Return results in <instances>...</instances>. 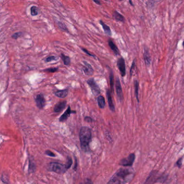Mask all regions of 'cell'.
I'll list each match as a JSON object with an SVG mask.
<instances>
[{
    "label": "cell",
    "mask_w": 184,
    "mask_h": 184,
    "mask_svg": "<svg viewBox=\"0 0 184 184\" xmlns=\"http://www.w3.org/2000/svg\"><path fill=\"white\" fill-rule=\"evenodd\" d=\"M134 173L129 169H120L112 177L107 184H126L131 181Z\"/></svg>",
    "instance_id": "1"
},
{
    "label": "cell",
    "mask_w": 184,
    "mask_h": 184,
    "mask_svg": "<svg viewBox=\"0 0 184 184\" xmlns=\"http://www.w3.org/2000/svg\"><path fill=\"white\" fill-rule=\"evenodd\" d=\"M79 139L82 150L87 152L89 149V144L91 141V132L88 127H82L79 132Z\"/></svg>",
    "instance_id": "2"
},
{
    "label": "cell",
    "mask_w": 184,
    "mask_h": 184,
    "mask_svg": "<svg viewBox=\"0 0 184 184\" xmlns=\"http://www.w3.org/2000/svg\"><path fill=\"white\" fill-rule=\"evenodd\" d=\"M168 175L163 174H160L158 171L153 170L150 173L148 177L146 179L144 184H154L156 183H164L167 179Z\"/></svg>",
    "instance_id": "3"
},
{
    "label": "cell",
    "mask_w": 184,
    "mask_h": 184,
    "mask_svg": "<svg viewBox=\"0 0 184 184\" xmlns=\"http://www.w3.org/2000/svg\"><path fill=\"white\" fill-rule=\"evenodd\" d=\"M48 169L50 171H52V172L58 173V174L65 173L67 171V169L65 166V165L57 163V162L50 163L48 165Z\"/></svg>",
    "instance_id": "4"
},
{
    "label": "cell",
    "mask_w": 184,
    "mask_h": 184,
    "mask_svg": "<svg viewBox=\"0 0 184 184\" xmlns=\"http://www.w3.org/2000/svg\"><path fill=\"white\" fill-rule=\"evenodd\" d=\"M87 83L90 87L91 91H92V93L94 94V96H100V92H101L100 89V87L98 86V85L97 84L94 78H91L88 79L87 81Z\"/></svg>",
    "instance_id": "5"
},
{
    "label": "cell",
    "mask_w": 184,
    "mask_h": 184,
    "mask_svg": "<svg viewBox=\"0 0 184 184\" xmlns=\"http://www.w3.org/2000/svg\"><path fill=\"white\" fill-rule=\"evenodd\" d=\"M135 158H136L135 154L133 153H131L128 157L123 158L120 161L119 165L124 167L132 166L135 161Z\"/></svg>",
    "instance_id": "6"
},
{
    "label": "cell",
    "mask_w": 184,
    "mask_h": 184,
    "mask_svg": "<svg viewBox=\"0 0 184 184\" xmlns=\"http://www.w3.org/2000/svg\"><path fill=\"white\" fill-rule=\"evenodd\" d=\"M35 101L37 107L39 109L41 110L44 108L46 103V100L44 98L43 94H39L37 95L35 97Z\"/></svg>",
    "instance_id": "7"
},
{
    "label": "cell",
    "mask_w": 184,
    "mask_h": 184,
    "mask_svg": "<svg viewBox=\"0 0 184 184\" xmlns=\"http://www.w3.org/2000/svg\"><path fill=\"white\" fill-rule=\"evenodd\" d=\"M117 66L119 70L120 73L122 77H125L126 75V65L125 59L123 57H120L118 59L117 62Z\"/></svg>",
    "instance_id": "8"
},
{
    "label": "cell",
    "mask_w": 184,
    "mask_h": 184,
    "mask_svg": "<svg viewBox=\"0 0 184 184\" xmlns=\"http://www.w3.org/2000/svg\"><path fill=\"white\" fill-rule=\"evenodd\" d=\"M115 87L116 90V94H117V97L120 102H122L123 100V93L122 90V85L120 84L119 79L118 77H117L116 82H115Z\"/></svg>",
    "instance_id": "9"
},
{
    "label": "cell",
    "mask_w": 184,
    "mask_h": 184,
    "mask_svg": "<svg viewBox=\"0 0 184 184\" xmlns=\"http://www.w3.org/2000/svg\"><path fill=\"white\" fill-rule=\"evenodd\" d=\"M84 65L83 66V71L84 72L85 75L88 76H91L93 75L94 73V70L93 67L88 62L86 61H83Z\"/></svg>",
    "instance_id": "10"
},
{
    "label": "cell",
    "mask_w": 184,
    "mask_h": 184,
    "mask_svg": "<svg viewBox=\"0 0 184 184\" xmlns=\"http://www.w3.org/2000/svg\"><path fill=\"white\" fill-rule=\"evenodd\" d=\"M73 113L76 114V111H72L71 109L70 106H68V107H67V109L66 110V111H65L64 114H62L61 117L59 118V122H65V120H67L68 119V118L70 117V114H73Z\"/></svg>",
    "instance_id": "11"
},
{
    "label": "cell",
    "mask_w": 184,
    "mask_h": 184,
    "mask_svg": "<svg viewBox=\"0 0 184 184\" xmlns=\"http://www.w3.org/2000/svg\"><path fill=\"white\" fill-rule=\"evenodd\" d=\"M106 97L108 101V106L110 110L112 112L115 111V106H114V103L113 102L112 97L111 96V92L109 89H108L106 91Z\"/></svg>",
    "instance_id": "12"
},
{
    "label": "cell",
    "mask_w": 184,
    "mask_h": 184,
    "mask_svg": "<svg viewBox=\"0 0 184 184\" xmlns=\"http://www.w3.org/2000/svg\"><path fill=\"white\" fill-rule=\"evenodd\" d=\"M67 102L66 100L59 102L58 103H57L54 108V111L55 112L58 113V112H60L63 111L65 108L67 106Z\"/></svg>",
    "instance_id": "13"
},
{
    "label": "cell",
    "mask_w": 184,
    "mask_h": 184,
    "mask_svg": "<svg viewBox=\"0 0 184 184\" xmlns=\"http://www.w3.org/2000/svg\"><path fill=\"white\" fill-rule=\"evenodd\" d=\"M144 59L146 66L149 67L151 62V58L149 50L146 47L144 48Z\"/></svg>",
    "instance_id": "14"
},
{
    "label": "cell",
    "mask_w": 184,
    "mask_h": 184,
    "mask_svg": "<svg viewBox=\"0 0 184 184\" xmlns=\"http://www.w3.org/2000/svg\"><path fill=\"white\" fill-rule=\"evenodd\" d=\"M108 44L110 48H111V50L113 51V53L115 55H120L119 50L118 49L117 45L115 44L114 41H112L111 39H109L108 40Z\"/></svg>",
    "instance_id": "15"
},
{
    "label": "cell",
    "mask_w": 184,
    "mask_h": 184,
    "mask_svg": "<svg viewBox=\"0 0 184 184\" xmlns=\"http://www.w3.org/2000/svg\"><path fill=\"white\" fill-rule=\"evenodd\" d=\"M69 94V90L63 89V90H59L54 92V94L56 96L59 97V98H65L67 97Z\"/></svg>",
    "instance_id": "16"
},
{
    "label": "cell",
    "mask_w": 184,
    "mask_h": 184,
    "mask_svg": "<svg viewBox=\"0 0 184 184\" xmlns=\"http://www.w3.org/2000/svg\"><path fill=\"white\" fill-rule=\"evenodd\" d=\"M109 81H110V85L111 88V92H114V71L111 68L109 69Z\"/></svg>",
    "instance_id": "17"
},
{
    "label": "cell",
    "mask_w": 184,
    "mask_h": 184,
    "mask_svg": "<svg viewBox=\"0 0 184 184\" xmlns=\"http://www.w3.org/2000/svg\"><path fill=\"white\" fill-rule=\"evenodd\" d=\"M100 23L102 26L103 29L104 30V32H105L106 35H108L109 36H112V32H111V29L110 28V26H108L102 20H100Z\"/></svg>",
    "instance_id": "18"
},
{
    "label": "cell",
    "mask_w": 184,
    "mask_h": 184,
    "mask_svg": "<svg viewBox=\"0 0 184 184\" xmlns=\"http://www.w3.org/2000/svg\"><path fill=\"white\" fill-rule=\"evenodd\" d=\"M113 18L117 21H119L122 22H125V18L122 14H120L119 12H117V10H114V12Z\"/></svg>",
    "instance_id": "19"
},
{
    "label": "cell",
    "mask_w": 184,
    "mask_h": 184,
    "mask_svg": "<svg viewBox=\"0 0 184 184\" xmlns=\"http://www.w3.org/2000/svg\"><path fill=\"white\" fill-rule=\"evenodd\" d=\"M97 100L98 105V106L100 107V108L103 109V108H105L106 103H105V98H104V97L102 95L98 96L97 97Z\"/></svg>",
    "instance_id": "20"
},
{
    "label": "cell",
    "mask_w": 184,
    "mask_h": 184,
    "mask_svg": "<svg viewBox=\"0 0 184 184\" xmlns=\"http://www.w3.org/2000/svg\"><path fill=\"white\" fill-rule=\"evenodd\" d=\"M61 58L62 60L63 61V62L64 65L66 66H69L71 64V59L69 56L65 55L64 54L62 53L61 54Z\"/></svg>",
    "instance_id": "21"
},
{
    "label": "cell",
    "mask_w": 184,
    "mask_h": 184,
    "mask_svg": "<svg viewBox=\"0 0 184 184\" xmlns=\"http://www.w3.org/2000/svg\"><path fill=\"white\" fill-rule=\"evenodd\" d=\"M134 92H135V96L137 98L138 102H139V100L138 97V90H139V84L137 79L134 80Z\"/></svg>",
    "instance_id": "22"
},
{
    "label": "cell",
    "mask_w": 184,
    "mask_h": 184,
    "mask_svg": "<svg viewBox=\"0 0 184 184\" xmlns=\"http://www.w3.org/2000/svg\"><path fill=\"white\" fill-rule=\"evenodd\" d=\"M39 14V8L37 7L32 6L30 8V14L32 16H35L38 15Z\"/></svg>",
    "instance_id": "23"
},
{
    "label": "cell",
    "mask_w": 184,
    "mask_h": 184,
    "mask_svg": "<svg viewBox=\"0 0 184 184\" xmlns=\"http://www.w3.org/2000/svg\"><path fill=\"white\" fill-rule=\"evenodd\" d=\"M59 59V57L57 56H50L44 59V61L46 63H49V62H51L52 61H57Z\"/></svg>",
    "instance_id": "24"
},
{
    "label": "cell",
    "mask_w": 184,
    "mask_h": 184,
    "mask_svg": "<svg viewBox=\"0 0 184 184\" xmlns=\"http://www.w3.org/2000/svg\"><path fill=\"white\" fill-rule=\"evenodd\" d=\"M58 70H59V67H49V68L45 69L44 70H43V71L45 73H55L56 72H57Z\"/></svg>",
    "instance_id": "25"
},
{
    "label": "cell",
    "mask_w": 184,
    "mask_h": 184,
    "mask_svg": "<svg viewBox=\"0 0 184 184\" xmlns=\"http://www.w3.org/2000/svg\"><path fill=\"white\" fill-rule=\"evenodd\" d=\"M57 26H59V28L63 30V31H65L66 32H69L68 29H67V27L66 26V25L64 23L62 22H58L57 23Z\"/></svg>",
    "instance_id": "26"
},
{
    "label": "cell",
    "mask_w": 184,
    "mask_h": 184,
    "mask_svg": "<svg viewBox=\"0 0 184 184\" xmlns=\"http://www.w3.org/2000/svg\"><path fill=\"white\" fill-rule=\"evenodd\" d=\"M35 164L34 161L32 160L29 161V172L30 173L33 172L35 170Z\"/></svg>",
    "instance_id": "27"
},
{
    "label": "cell",
    "mask_w": 184,
    "mask_h": 184,
    "mask_svg": "<svg viewBox=\"0 0 184 184\" xmlns=\"http://www.w3.org/2000/svg\"><path fill=\"white\" fill-rule=\"evenodd\" d=\"M23 32H15L14 34H12V39H14V40H18V38L21 37L23 35Z\"/></svg>",
    "instance_id": "28"
},
{
    "label": "cell",
    "mask_w": 184,
    "mask_h": 184,
    "mask_svg": "<svg viewBox=\"0 0 184 184\" xmlns=\"http://www.w3.org/2000/svg\"><path fill=\"white\" fill-rule=\"evenodd\" d=\"M81 49H82V50H83V51L84 53H85L86 54H87L89 56H90V57H93L94 59H96V56L95 55H93V54H91L90 53H89V51L87 49H85V48H83V47H81Z\"/></svg>",
    "instance_id": "29"
},
{
    "label": "cell",
    "mask_w": 184,
    "mask_h": 184,
    "mask_svg": "<svg viewBox=\"0 0 184 184\" xmlns=\"http://www.w3.org/2000/svg\"><path fill=\"white\" fill-rule=\"evenodd\" d=\"M72 164H73V161H72L71 158H70V157H68L67 161L66 164H65L67 169H69L70 168L71 166L72 165Z\"/></svg>",
    "instance_id": "30"
},
{
    "label": "cell",
    "mask_w": 184,
    "mask_h": 184,
    "mask_svg": "<svg viewBox=\"0 0 184 184\" xmlns=\"http://www.w3.org/2000/svg\"><path fill=\"white\" fill-rule=\"evenodd\" d=\"M136 65L135 60H134V61H133V62H132L131 67V69H130V75H131V76L133 75V71L135 70V69H136Z\"/></svg>",
    "instance_id": "31"
},
{
    "label": "cell",
    "mask_w": 184,
    "mask_h": 184,
    "mask_svg": "<svg viewBox=\"0 0 184 184\" xmlns=\"http://www.w3.org/2000/svg\"><path fill=\"white\" fill-rule=\"evenodd\" d=\"M183 157H181L180 158H179L178 160L176 162V164L175 165L178 167L179 168H180L181 166H182V161H183Z\"/></svg>",
    "instance_id": "32"
},
{
    "label": "cell",
    "mask_w": 184,
    "mask_h": 184,
    "mask_svg": "<svg viewBox=\"0 0 184 184\" xmlns=\"http://www.w3.org/2000/svg\"><path fill=\"white\" fill-rule=\"evenodd\" d=\"M45 155H49L50 157H55L56 156V155L53 152L50 151L49 150L46 151L45 152Z\"/></svg>",
    "instance_id": "33"
},
{
    "label": "cell",
    "mask_w": 184,
    "mask_h": 184,
    "mask_svg": "<svg viewBox=\"0 0 184 184\" xmlns=\"http://www.w3.org/2000/svg\"><path fill=\"white\" fill-rule=\"evenodd\" d=\"M84 120L85 122H87L88 123H91L93 121V120L90 117H88V116L85 117Z\"/></svg>",
    "instance_id": "34"
},
{
    "label": "cell",
    "mask_w": 184,
    "mask_h": 184,
    "mask_svg": "<svg viewBox=\"0 0 184 184\" xmlns=\"http://www.w3.org/2000/svg\"><path fill=\"white\" fill-rule=\"evenodd\" d=\"M93 2H95V3H96L97 5H99V6H100L102 4H101V2H100V1H98V0H93Z\"/></svg>",
    "instance_id": "35"
},
{
    "label": "cell",
    "mask_w": 184,
    "mask_h": 184,
    "mask_svg": "<svg viewBox=\"0 0 184 184\" xmlns=\"http://www.w3.org/2000/svg\"><path fill=\"white\" fill-rule=\"evenodd\" d=\"M129 2H130V3L131 4V6H134V5H133V2H132L131 1H129Z\"/></svg>",
    "instance_id": "36"
},
{
    "label": "cell",
    "mask_w": 184,
    "mask_h": 184,
    "mask_svg": "<svg viewBox=\"0 0 184 184\" xmlns=\"http://www.w3.org/2000/svg\"><path fill=\"white\" fill-rule=\"evenodd\" d=\"M183 47H184V41H183Z\"/></svg>",
    "instance_id": "37"
}]
</instances>
